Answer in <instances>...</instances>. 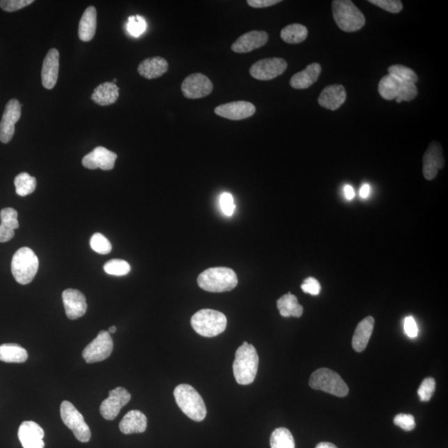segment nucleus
Masks as SVG:
<instances>
[{
	"label": "nucleus",
	"mask_w": 448,
	"mask_h": 448,
	"mask_svg": "<svg viewBox=\"0 0 448 448\" xmlns=\"http://www.w3.org/2000/svg\"><path fill=\"white\" fill-rule=\"evenodd\" d=\"M394 423L396 426H399L405 431H412L415 428L416 424L415 417L411 415H405V413H399L396 415L394 419Z\"/></svg>",
	"instance_id": "79ce46f5"
},
{
	"label": "nucleus",
	"mask_w": 448,
	"mask_h": 448,
	"mask_svg": "<svg viewBox=\"0 0 448 448\" xmlns=\"http://www.w3.org/2000/svg\"><path fill=\"white\" fill-rule=\"evenodd\" d=\"M270 445L272 448H295V440L288 429L279 428L274 430Z\"/></svg>",
	"instance_id": "473e14b6"
},
{
	"label": "nucleus",
	"mask_w": 448,
	"mask_h": 448,
	"mask_svg": "<svg viewBox=\"0 0 448 448\" xmlns=\"http://www.w3.org/2000/svg\"><path fill=\"white\" fill-rule=\"evenodd\" d=\"M63 302L68 319L77 320L86 314L88 304L80 291L67 289L63 293Z\"/></svg>",
	"instance_id": "f3484780"
},
{
	"label": "nucleus",
	"mask_w": 448,
	"mask_h": 448,
	"mask_svg": "<svg viewBox=\"0 0 448 448\" xmlns=\"http://www.w3.org/2000/svg\"><path fill=\"white\" fill-rule=\"evenodd\" d=\"M369 2L392 14H398L403 10V3L399 0H369Z\"/></svg>",
	"instance_id": "ea45409f"
},
{
	"label": "nucleus",
	"mask_w": 448,
	"mask_h": 448,
	"mask_svg": "<svg viewBox=\"0 0 448 448\" xmlns=\"http://www.w3.org/2000/svg\"><path fill=\"white\" fill-rule=\"evenodd\" d=\"M21 117V104L17 99H11L4 108L0 121V141L7 144L12 140L15 132V124Z\"/></svg>",
	"instance_id": "ddd939ff"
},
{
	"label": "nucleus",
	"mask_w": 448,
	"mask_h": 448,
	"mask_svg": "<svg viewBox=\"0 0 448 448\" xmlns=\"http://www.w3.org/2000/svg\"><path fill=\"white\" fill-rule=\"evenodd\" d=\"M61 417L65 425L72 431L74 436L78 441L88 442L90 441L91 433L88 425L86 424L84 416L68 401L61 404Z\"/></svg>",
	"instance_id": "6e6552de"
},
{
	"label": "nucleus",
	"mask_w": 448,
	"mask_h": 448,
	"mask_svg": "<svg viewBox=\"0 0 448 448\" xmlns=\"http://www.w3.org/2000/svg\"><path fill=\"white\" fill-rule=\"evenodd\" d=\"M424 176L427 180H433L437 177L439 169L445 167L441 144L438 141L430 143L428 150L424 155Z\"/></svg>",
	"instance_id": "4468645a"
},
{
	"label": "nucleus",
	"mask_w": 448,
	"mask_h": 448,
	"mask_svg": "<svg viewBox=\"0 0 448 448\" xmlns=\"http://www.w3.org/2000/svg\"><path fill=\"white\" fill-rule=\"evenodd\" d=\"M343 192H345L346 198L348 200H352L355 198V190L353 189V187H352L351 185H346L345 189H343Z\"/></svg>",
	"instance_id": "8fccbe9b"
},
{
	"label": "nucleus",
	"mask_w": 448,
	"mask_h": 448,
	"mask_svg": "<svg viewBox=\"0 0 448 448\" xmlns=\"http://www.w3.org/2000/svg\"><path fill=\"white\" fill-rule=\"evenodd\" d=\"M287 68L286 61L280 58L258 61L250 68V75L256 80L269 81L284 74Z\"/></svg>",
	"instance_id": "9d476101"
},
{
	"label": "nucleus",
	"mask_w": 448,
	"mask_h": 448,
	"mask_svg": "<svg viewBox=\"0 0 448 448\" xmlns=\"http://www.w3.org/2000/svg\"><path fill=\"white\" fill-rule=\"evenodd\" d=\"M259 357L255 347L245 342L235 354L233 364V375L238 384L251 385L258 373Z\"/></svg>",
	"instance_id": "f257e3e1"
},
{
	"label": "nucleus",
	"mask_w": 448,
	"mask_h": 448,
	"mask_svg": "<svg viewBox=\"0 0 448 448\" xmlns=\"http://www.w3.org/2000/svg\"><path fill=\"white\" fill-rule=\"evenodd\" d=\"M116 332V326H111L110 328H109L108 332L110 334H114Z\"/></svg>",
	"instance_id": "603ef678"
},
{
	"label": "nucleus",
	"mask_w": 448,
	"mask_h": 448,
	"mask_svg": "<svg viewBox=\"0 0 448 448\" xmlns=\"http://www.w3.org/2000/svg\"><path fill=\"white\" fill-rule=\"evenodd\" d=\"M214 86L210 78L202 73H194L187 77L181 85L183 95L186 98L199 99L210 95Z\"/></svg>",
	"instance_id": "9b49d317"
},
{
	"label": "nucleus",
	"mask_w": 448,
	"mask_h": 448,
	"mask_svg": "<svg viewBox=\"0 0 448 448\" xmlns=\"http://www.w3.org/2000/svg\"><path fill=\"white\" fill-rule=\"evenodd\" d=\"M169 68V63L162 56H154V58L146 59L139 65L138 72L146 79H155L167 73Z\"/></svg>",
	"instance_id": "5701e85b"
},
{
	"label": "nucleus",
	"mask_w": 448,
	"mask_h": 448,
	"mask_svg": "<svg viewBox=\"0 0 448 448\" xmlns=\"http://www.w3.org/2000/svg\"><path fill=\"white\" fill-rule=\"evenodd\" d=\"M308 30L306 26L300 24H293L286 26L281 31V38L289 45H298L306 40Z\"/></svg>",
	"instance_id": "7c9ffc66"
},
{
	"label": "nucleus",
	"mask_w": 448,
	"mask_h": 448,
	"mask_svg": "<svg viewBox=\"0 0 448 448\" xmlns=\"http://www.w3.org/2000/svg\"><path fill=\"white\" fill-rule=\"evenodd\" d=\"M19 438L24 448H45V431L33 421H25L19 428Z\"/></svg>",
	"instance_id": "a211bd4d"
},
{
	"label": "nucleus",
	"mask_w": 448,
	"mask_h": 448,
	"mask_svg": "<svg viewBox=\"0 0 448 448\" xmlns=\"http://www.w3.org/2000/svg\"><path fill=\"white\" fill-rule=\"evenodd\" d=\"M15 236V230L0 224V242L10 241Z\"/></svg>",
	"instance_id": "de8ad7c7"
},
{
	"label": "nucleus",
	"mask_w": 448,
	"mask_h": 448,
	"mask_svg": "<svg viewBox=\"0 0 448 448\" xmlns=\"http://www.w3.org/2000/svg\"><path fill=\"white\" fill-rule=\"evenodd\" d=\"M33 0H1L0 7L3 11L15 12L30 6Z\"/></svg>",
	"instance_id": "a19ab883"
},
{
	"label": "nucleus",
	"mask_w": 448,
	"mask_h": 448,
	"mask_svg": "<svg viewBox=\"0 0 448 448\" xmlns=\"http://www.w3.org/2000/svg\"><path fill=\"white\" fill-rule=\"evenodd\" d=\"M116 82H117V79H114V80H113L112 84H115Z\"/></svg>",
	"instance_id": "864d4df0"
},
{
	"label": "nucleus",
	"mask_w": 448,
	"mask_h": 448,
	"mask_svg": "<svg viewBox=\"0 0 448 448\" xmlns=\"http://www.w3.org/2000/svg\"><path fill=\"white\" fill-rule=\"evenodd\" d=\"M302 289L305 293L317 295L320 294L321 287L320 282L314 277H308L303 281Z\"/></svg>",
	"instance_id": "c03bdc74"
},
{
	"label": "nucleus",
	"mask_w": 448,
	"mask_h": 448,
	"mask_svg": "<svg viewBox=\"0 0 448 448\" xmlns=\"http://www.w3.org/2000/svg\"><path fill=\"white\" fill-rule=\"evenodd\" d=\"M227 318L223 313L203 309L191 318V325L200 336L212 338L223 333L227 327Z\"/></svg>",
	"instance_id": "39448f33"
},
{
	"label": "nucleus",
	"mask_w": 448,
	"mask_h": 448,
	"mask_svg": "<svg viewBox=\"0 0 448 448\" xmlns=\"http://www.w3.org/2000/svg\"><path fill=\"white\" fill-rule=\"evenodd\" d=\"M117 155L105 147L98 146L82 159V165L86 169L111 171L115 167Z\"/></svg>",
	"instance_id": "2eb2a0df"
},
{
	"label": "nucleus",
	"mask_w": 448,
	"mask_h": 448,
	"mask_svg": "<svg viewBox=\"0 0 448 448\" xmlns=\"http://www.w3.org/2000/svg\"><path fill=\"white\" fill-rule=\"evenodd\" d=\"M281 0H249L247 4L252 8H263L276 6Z\"/></svg>",
	"instance_id": "49530a36"
},
{
	"label": "nucleus",
	"mask_w": 448,
	"mask_h": 448,
	"mask_svg": "<svg viewBox=\"0 0 448 448\" xmlns=\"http://www.w3.org/2000/svg\"><path fill=\"white\" fill-rule=\"evenodd\" d=\"M389 75L398 78L399 81L408 82V84H415L419 82V77L411 68L403 66V65L396 64L388 68Z\"/></svg>",
	"instance_id": "72a5a7b5"
},
{
	"label": "nucleus",
	"mask_w": 448,
	"mask_h": 448,
	"mask_svg": "<svg viewBox=\"0 0 448 448\" xmlns=\"http://www.w3.org/2000/svg\"><path fill=\"white\" fill-rule=\"evenodd\" d=\"M113 341L111 334L101 330L98 337L82 351L86 363L93 364L107 360L111 355Z\"/></svg>",
	"instance_id": "1a4fd4ad"
},
{
	"label": "nucleus",
	"mask_w": 448,
	"mask_h": 448,
	"mask_svg": "<svg viewBox=\"0 0 448 448\" xmlns=\"http://www.w3.org/2000/svg\"><path fill=\"white\" fill-rule=\"evenodd\" d=\"M215 114L224 117V118L231 121H240L249 118L256 112V107L254 104L238 101L223 104L217 107L215 110Z\"/></svg>",
	"instance_id": "dca6fc26"
},
{
	"label": "nucleus",
	"mask_w": 448,
	"mask_h": 448,
	"mask_svg": "<svg viewBox=\"0 0 448 448\" xmlns=\"http://www.w3.org/2000/svg\"><path fill=\"white\" fill-rule=\"evenodd\" d=\"M59 52L52 49L43 60L42 68V84L43 88L52 90L58 82L59 72Z\"/></svg>",
	"instance_id": "aec40b11"
},
{
	"label": "nucleus",
	"mask_w": 448,
	"mask_h": 448,
	"mask_svg": "<svg viewBox=\"0 0 448 448\" xmlns=\"http://www.w3.org/2000/svg\"><path fill=\"white\" fill-rule=\"evenodd\" d=\"M238 277L233 270L228 268H213L206 270L198 277V284L210 293H224L235 288Z\"/></svg>",
	"instance_id": "7ed1b4c3"
},
{
	"label": "nucleus",
	"mask_w": 448,
	"mask_h": 448,
	"mask_svg": "<svg viewBox=\"0 0 448 448\" xmlns=\"http://www.w3.org/2000/svg\"><path fill=\"white\" fill-rule=\"evenodd\" d=\"M104 271L109 275L125 276L130 272V264L126 261L121 259H112L104 265Z\"/></svg>",
	"instance_id": "f704fd0d"
},
{
	"label": "nucleus",
	"mask_w": 448,
	"mask_h": 448,
	"mask_svg": "<svg viewBox=\"0 0 448 448\" xmlns=\"http://www.w3.org/2000/svg\"><path fill=\"white\" fill-rule=\"evenodd\" d=\"M268 33L265 31H251L239 37L232 45L234 53L246 54L249 52L260 49L268 41Z\"/></svg>",
	"instance_id": "6ab92c4d"
},
{
	"label": "nucleus",
	"mask_w": 448,
	"mask_h": 448,
	"mask_svg": "<svg viewBox=\"0 0 448 448\" xmlns=\"http://www.w3.org/2000/svg\"><path fill=\"white\" fill-rule=\"evenodd\" d=\"M316 448H338V447L336 445H334L333 443L320 442L319 445H317Z\"/></svg>",
	"instance_id": "3c124183"
},
{
	"label": "nucleus",
	"mask_w": 448,
	"mask_h": 448,
	"mask_svg": "<svg viewBox=\"0 0 448 448\" xmlns=\"http://www.w3.org/2000/svg\"><path fill=\"white\" fill-rule=\"evenodd\" d=\"M119 428L124 434L144 433L147 428V417L141 411H130L121 421Z\"/></svg>",
	"instance_id": "b1692460"
},
{
	"label": "nucleus",
	"mask_w": 448,
	"mask_h": 448,
	"mask_svg": "<svg viewBox=\"0 0 448 448\" xmlns=\"http://www.w3.org/2000/svg\"><path fill=\"white\" fill-rule=\"evenodd\" d=\"M220 206L222 211L226 216L230 217L233 215L235 203L231 194L224 193L220 197Z\"/></svg>",
	"instance_id": "37998d69"
},
{
	"label": "nucleus",
	"mask_w": 448,
	"mask_h": 448,
	"mask_svg": "<svg viewBox=\"0 0 448 448\" xmlns=\"http://www.w3.org/2000/svg\"><path fill=\"white\" fill-rule=\"evenodd\" d=\"M321 67L319 63H311L302 72L295 73L291 78V88L298 90L307 89L316 84L320 75Z\"/></svg>",
	"instance_id": "4be33fe9"
},
{
	"label": "nucleus",
	"mask_w": 448,
	"mask_h": 448,
	"mask_svg": "<svg viewBox=\"0 0 448 448\" xmlns=\"http://www.w3.org/2000/svg\"><path fill=\"white\" fill-rule=\"evenodd\" d=\"M146 23L142 17L130 16L128 20V30L130 36L139 37L146 31Z\"/></svg>",
	"instance_id": "58836bf2"
},
{
	"label": "nucleus",
	"mask_w": 448,
	"mask_h": 448,
	"mask_svg": "<svg viewBox=\"0 0 448 448\" xmlns=\"http://www.w3.org/2000/svg\"><path fill=\"white\" fill-rule=\"evenodd\" d=\"M346 101V91L343 86L334 84L326 86L318 98L319 105L330 111H337Z\"/></svg>",
	"instance_id": "412c9836"
},
{
	"label": "nucleus",
	"mask_w": 448,
	"mask_h": 448,
	"mask_svg": "<svg viewBox=\"0 0 448 448\" xmlns=\"http://www.w3.org/2000/svg\"><path fill=\"white\" fill-rule=\"evenodd\" d=\"M178 406L186 416L195 422H201L207 415V408L203 399L194 387L183 384L173 391Z\"/></svg>",
	"instance_id": "f03ea898"
},
{
	"label": "nucleus",
	"mask_w": 448,
	"mask_h": 448,
	"mask_svg": "<svg viewBox=\"0 0 448 448\" xmlns=\"http://www.w3.org/2000/svg\"><path fill=\"white\" fill-rule=\"evenodd\" d=\"M404 84L405 82L399 81L398 78L389 74L381 78L378 86V93L382 98L392 101L401 94Z\"/></svg>",
	"instance_id": "cd10ccee"
},
{
	"label": "nucleus",
	"mask_w": 448,
	"mask_h": 448,
	"mask_svg": "<svg viewBox=\"0 0 448 448\" xmlns=\"http://www.w3.org/2000/svg\"><path fill=\"white\" fill-rule=\"evenodd\" d=\"M91 249L99 254L106 255L110 254L112 247L110 241L102 233H95L90 240Z\"/></svg>",
	"instance_id": "c9c22d12"
},
{
	"label": "nucleus",
	"mask_w": 448,
	"mask_h": 448,
	"mask_svg": "<svg viewBox=\"0 0 448 448\" xmlns=\"http://www.w3.org/2000/svg\"><path fill=\"white\" fill-rule=\"evenodd\" d=\"M371 185L368 184H364L362 187H361L360 190V197L362 199H366L369 196V194H371Z\"/></svg>",
	"instance_id": "09e8293b"
},
{
	"label": "nucleus",
	"mask_w": 448,
	"mask_h": 448,
	"mask_svg": "<svg viewBox=\"0 0 448 448\" xmlns=\"http://www.w3.org/2000/svg\"><path fill=\"white\" fill-rule=\"evenodd\" d=\"M98 13L94 6H89L82 15L78 26V36L82 42H90L97 30Z\"/></svg>",
	"instance_id": "bb28decb"
},
{
	"label": "nucleus",
	"mask_w": 448,
	"mask_h": 448,
	"mask_svg": "<svg viewBox=\"0 0 448 448\" xmlns=\"http://www.w3.org/2000/svg\"><path fill=\"white\" fill-rule=\"evenodd\" d=\"M278 310L284 317H301L303 314V307L298 303L295 295L291 293H287L278 300L277 302Z\"/></svg>",
	"instance_id": "c756f323"
},
{
	"label": "nucleus",
	"mask_w": 448,
	"mask_h": 448,
	"mask_svg": "<svg viewBox=\"0 0 448 448\" xmlns=\"http://www.w3.org/2000/svg\"><path fill=\"white\" fill-rule=\"evenodd\" d=\"M132 395L123 387H117L109 392L108 398L102 403L100 412L107 420L115 419L124 406L130 402Z\"/></svg>",
	"instance_id": "f8f14e48"
},
{
	"label": "nucleus",
	"mask_w": 448,
	"mask_h": 448,
	"mask_svg": "<svg viewBox=\"0 0 448 448\" xmlns=\"http://www.w3.org/2000/svg\"><path fill=\"white\" fill-rule=\"evenodd\" d=\"M119 88L112 82H104L93 91L91 99L99 106L112 105L119 98Z\"/></svg>",
	"instance_id": "a878e982"
},
{
	"label": "nucleus",
	"mask_w": 448,
	"mask_h": 448,
	"mask_svg": "<svg viewBox=\"0 0 448 448\" xmlns=\"http://www.w3.org/2000/svg\"><path fill=\"white\" fill-rule=\"evenodd\" d=\"M436 389V381L433 378H427L422 382V384L417 389V394L419 396L420 401L428 402L433 397Z\"/></svg>",
	"instance_id": "4c0bfd02"
},
{
	"label": "nucleus",
	"mask_w": 448,
	"mask_h": 448,
	"mask_svg": "<svg viewBox=\"0 0 448 448\" xmlns=\"http://www.w3.org/2000/svg\"><path fill=\"white\" fill-rule=\"evenodd\" d=\"M373 325L375 319L372 316L366 317L358 324L352 340V346L356 352H362L366 349L369 339L372 336Z\"/></svg>",
	"instance_id": "393cba45"
},
{
	"label": "nucleus",
	"mask_w": 448,
	"mask_h": 448,
	"mask_svg": "<svg viewBox=\"0 0 448 448\" xmlns=\"http://www.w3.org/2000/svg\"><path fill=\"white\" fill-rule=\"evenodd\" d=\"M38 258L29 247H21L13 256L11 271L18 284L27 285L36 277L38 270Z\"/></svg>",
	"instance_id": "423d86ee"
},
{
	"label": "nucleus",
	"mask_w": 448,
	"mask_h": 448,
	"mask_svg": "<svg viewBox=\"0 0 448 448\" xmlns=\"http://www.w3.org/2000/svg\"><path fill=\"white\" fill-rule=\"evenodd\" d=\"M17 194L21 197L27 196L36 189L37 180L29 173L23 172L17 176L15 179Z\"/></svg>",
	"instance_id": "2f4dec72"
},
{
	"label": "nucleus",
	"mask_w": 448,
	"mask_h": 448,
	"mask_svg": "<svg viewBox=\"0 0 448 448\" xmlns=\"http://www.w3.org/2000/svg\"><path fill=\"white\" fill-rule=\"evenodd\" d=\"M28 352L18 343L0 346V361L6 363H24L28 360Z\"/></svg>",
	"instance_id": "c85d7f7f"
},
{
	"label": "nucleus",
	"mask_w": 448,
	"mask_h": 448,
	"mask_svg": "<svg viewBox=\"0 0 448 448\" xmlns=\"http://www.w3.org/2000/svg\"><path fill=\"white\" fill-rule=\"evenodd\" d=\"M309 385L316 390L343 398L349 394V387L337 373L332 369L321 368L312 373Z\"/></svg>",
	"instance_id": "0eeeda50"
},
{
	"label": "nucleus",
	"mask_w": 448,
	"mask_h": 448,
	"mask_svg": "<svg viewBox=\"0 0 448 448\" xmlns=\"http://www.w3.org/2000/svg\"><path fill=\"white\" fill-rule=\"evenodd\" d=\"M404 332L412 339L416 338L419 334V328L413 317L408 316L404 319Z\"/></svg>",
	"instance_id": "a18cd8bd"
},
{
	"label": "nucleus",
	"mask_w": 448,
	"mask_h": 448,
	"mask_svg": "<svg viewBox=\"0 0 448 448\" xmlns=\"http://www.w3.org/2000/svg\"><path fill=\"white\" fill-rule=\"evenodd\" d=\"M0 219L1 224L13 230L19 229L20 224L18 221V212L14 208H6L0 212Z\"/></svg>",
	"instance_id": "e433bc0d"
},
{
	"label": "nucleus",
	"mask_w": 448,
	"mask_h": 448,
	"mask_svg": "<svg viewBox=\"0 0 448 448\" xmlns=\"http://www.w3.org/2000/svg\"><path fill=\"white\" fill-rule=\"evenodd\" d=\"M334 20L342 31H358L365 24V17L350 0H334L332 2Z\"/></svg>",
	"instance_id": "20e7f679"
}]
</instances>
